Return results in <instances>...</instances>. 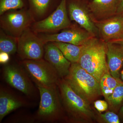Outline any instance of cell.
<instances>
[{
    "instance_id": "7",
    "label": "cell",
    "mask_w": 123,
    "mask_h": 123,
    "mask_svg": "<svg viewBox=\"0 0 123 123\" xmlns=\"http://www.w3.org/2000/svg\"><path fill=\"white\" fill-rule=\"evenodd\" d=\"M71 26L67 11V0H61L52 12L43 20L35 22L31 27L36 34H52Z\"/></svg>"
},
{
    "instance_id": "18",
    "label": "cell",
    "mask_w": 123,
    "mask_h": 123,
    "mask_svg": "<svg viewBox=\"0 0 123 123\" xmlns=\"http://www.w3.org/2000/svg\"><path fill=\"white\" fill-rule=\"evenodd\" d=\"M52 43L60 50L65 58L72 63H78L83 45L78 46L60 42Z\"/></svg>"
},
{
    "instance_id": "27",
    "label": "cell",
    "mask_w": 123,
    "mask_h": 123,
    "mask_svg": "<svg viewBox=\"0 0 123 123\" xmlns=\"http://www.w3.org/2000/svg\"><path fill=\"white\" fill-rule=\"evenodd\" d=\"M121 123H123V105L120 108L118 113Z\"/></svg>"
},
{
    "instance_id": "3",
    "label": "cell",
    "mask_w": 123,
    "mask_h": 123,
    "mask_svg": "<svg viewBox=\"0 0 123 123\" xmlns=\"http://www.w3.org/2000/svg\"><path fill=\"white\" fill-rule=\"evenodd\" d=\"M64 79L77 94L90 104L102 95L99 82L78 63H72L69 73Z\"/></svg>"
},
{
    "instance_id": "19",
    "label": "cell",
    "mask_w": 123,
    "mask_h": 123,
    "mask_svg": "<svg viewBox=\"0 0 123 123\" xmlns=\"http://www.w3.org/2000/svg\"><path fill=\"white\" fill-rule=\"evenodd\" d=\"M121 79H117L112 76L109 71L104 74L101 77L99 84L102 95L107 99L121 81Z\"/></svg>"
},
{
    "instance_id": "23",
    "label": "cell",
    "mask_w": 123,
    "mask_h": 123,
    "mask_svg": "<svg viewBox=\"0 0 123 123\" xmlns=\"http://www.w3.org/2000/svg\"><path fill=\"white\" fill-rule=\"evenodd\" d=\"M96 121L99 123H121L118 114L110 111L104 114L98 112L96 114Z\"/></svg>"
},
{
    "instance_id": "29",
    "label": "cell",
    "mask_w": 123,
    "mask_h": 123,
    "mask_svg": "<svg viewBox=\"0 0 123 123\" xmlns=\"http://www.w3.org/2000/svg\"><path fill=\"white\" fill-rule=\"evenodd\" d=\"M120 79H121V80L123 81V67L121 70V72H120Z\"/></svg>"
},
{
    "instance_id": "9",
    "label": "cell",
    "mask_w": 123,
    "mask_h": 123,
    "mask_svg": "<svg viewBox=\"0 0 123 123\" xmlns=\"http://www.w3.org/2000/svg\"><path fill=\"white\" fill-rule=\"evenodd\" d=\"M5 81L28 97L34 95L35 88L29 75L21 65L6 64L2 70Z\"/></svg>"
},
{
    "instance_id": "6",
    "label": "cell",
    "mask_w": 123,
    "mask_h": 123,
    "mask_svg": "<svg viewBox=\"0 0 123 123\" xmlns=\"http://www.w3.org/2000/svg\"><path fill=\"white\" fill-rule=\"evenodd\" d=\"M34 22L33 15L27 8L8 10L0 17V29L18 38Z\"/></svg>"
},
{
    "instance_id": "13",
    "label": "cell",
    "mask_w": 123,
    "mask_h": 123,
    "mask_svg": "<svg viewBox=\"0 0 123 123\" xmlns=\"http://www.w3.org/2000/svg\"><path fill=\"white\" fill-rule=\"evenodd\" d=\"M96 25L104 42H111L123 38V15L117 14Z\"/></svg>"
},
{
    "instance_id": "8",
    "label": "cell",
    "mask_w": 123,
    "mask_h": 123,
    "mask_svg": "<svg viewBox=\"0 0 123 123\" xmlns=\"http://www.w3.org/2000/svg\"><path fill=\"white\" fill-rule=\"evenodd\" d=\"M45 44L31 27L18 38L17 52L23 60H36L44 57Z\"/></svg>"
},
{
    "instance_id": "22",
    "label": "cell",
    "mask_w": 123,
    "mask_h": 123,
    "mask_svg": "<svg viewBox=\"0 0 123 123\" xmlns=\"http://www.w3.org/2000/svg\"><path fill=\"white\" fill-rule=\"evenodd\" d=\"M27 0H0V15L8 10L27 8Z\"/></svg>"
},
{
    "instance_id": "21",
    "label": "cell",
    "mask_w": 123,
    "mask_h": 123,
    "mask_svg": "<svg viewBox=\"0 0 123 123\" xmlns=\"http://www.w3.org/2000/svg\"><path fill=\"white\" fill-rule=\"evenodd\" d=\"M17 49L18 38L9 35L0 29V52L13 55L17 51Z\"/></svg>"
},
{
    "instance_id": "14",
    "label": "cell",
    "mask_w": 123,
    "mask_h": 123,
    "mask_svg": "<svg viewBox=\"0 0 123 123\" xmlns=\"http://www.w3.org/2000/svg\"><path fill=\"white\" fill-rule=\"evenodd\" d=\"M106 43L107 62L109 72L112 76L120 79L123 67V45L113 42Z\"/></svg>"
},
{
    "instance_id": "26",
    "label": "cell",
    "mask_w": 123,
    "mask_h": 123,
    "mask_svg": "<svg viewBox=\"0 0 123 123\" xmlns=\"http://www.w3.org/2000/svg\"><path fill=\"white\" fill-rule=\"evenodd\" d=\"M116 14L123 15V0H120L116 11Z\"/></svg>"
},
{
    "instance_id": "24",
    "label": "cell",
    "mask_w": 123,
    "mask_h": 123,
    "mask_svg": "<svg viewBox=\"0 0 123 123\" xmlns=\"http://www.w3.org/2000/svg\"><path fill=\"white\" fill-rule=\"evenodd\" d=\"M93 104L94 107L99 113L106 111L108 109V104L106 101L97 100L94 102Z\"/></svg>"
},
{
    "instance_id": "16",
    "label": "cell",
    "mask_w": 123,
    "mask_h": 123,
    "mask_svg": "<svg viewBox=\"0 0 123 123\" xmlns=\"http://www.w3.org/2000/svg\"><path fill=\"white\" fill-rule=\"evenodd\" d=\"M120 0H93L89 7L92 13L98 17L110 16L116 14Z\"/></svg>"
},
{
    "instance_id": "5",
    "label": "cell",
    "mask_w": 123,
    "mask_h": 123,
    "mask_svg": "<svg viewBox=\"0 0 123 123\" xmlns=\"http://www.w3.org/2000/svg\"><path fill=\"white\" fill-rule=\"evenodd\" d=\"M20 65L37 86H57L59 77L55 69L45 59L23 60Z\"/></svg>"
},
{
    "instance_id": "20",
    "label": "cell",
    "mask_w": 123,
    "mask_h": 123,
    "mask_svg": "<svg viewBox=\"0 0 123 123\" xmlns=\"http://www.w3.org/2000/svg\"><path fill=\"white\" fill-rule=\"evenodd\" d=\"M106 101L108 103L109 110L118 114L123 105V81L119 83Z\"/></svg>"
},
{
    "instance_id": "12",
    "label": "cell",
    "mask_w": 123,
    "mask_h": 123,
    "mask_svg": "<svg viewBox=\"0 0 123 123\" xmlns=\"http://www.w3.org/2000/svg\"><path fill=\"white\" fill-rule=\"evenodd\" d=\"M68 4L70 20L75 22L84 30L95 36L98 33V29L86 9L77 0H69Z\"/></svg>"
},
{
    "instance_id": "4",
    "label": "cell",
    "mask_w": 123,
    "mask_h": 123,
    "mask_svg": "<svg viewBox=\"0 0 123 123\" xmlns=\"http://www.w3.org/2000/svg\"><path fill=\"white\" fill-rule=\"evenodd\" d=\"M40 94L39 107L34 119L40 122L54 123L66 120L57 86H37Z\"/></svg>"
},
{
    "instance_id": "2",
    "label": "cell",
    "mask_w": 123,
    "mask_h": 123,
    "mask_svg": "<svg viewBox=\"0 0 123 123\" xmlns=\"http://www.w3.org/2000/svg\"><path fill=\"white\" fill-rule=\"evenodd\" d=\"M106 43L93 37L83 45L78 63L98 82L109 71L106 59Z\"/></svg>"
},
{
    "instance_id": "15",
    "label": "cell",
    "mask_w": 123,
    "mask_h": 123,
    "mask_svg": "<svg viewBox=\"0 0 123 123\" xmlns=\"http://www.w3.org/2000/svg\"><path fill=\"white\" fill-rule=\"evenodd\" d=\"M27 105L25 101L9 90L1 86L0 89V122L10 112Z\"/></svg>"
},
{
    "instance_id": "11",
    "label": "cell",
    "mask_w": 123,
    "mask_h": 123,
    "mask_svg": "<svg viewBox=\"0 0 123 123\" xmlns=\"http://www.w3.org/2000/svg\"><path fill=\"white\" fill-rule=\"evenodd\" d=\"M44 57L55 69L60 78H65L68 75L72 63L52 42L45 44Z\"/></svg>"
},
{
    "instance_id": "17",
    "label": "cell",
    "mask_w": 123,
    "mask_h": 123,
    "mask_svg": "<svg viewBox=\"0 0 123 123\" xmlns=\"http://www.w3.org/2000/svg\"><path fill=\"white\" fill-rule=\"evenodd\" d=\"M29 9L35 22L43 20L48 16L54 7L56 0H27Z\"/></svg>"
},
{
    "instance_id": "25",
    "label": "cell",
    "mask_w": 123,
    "mask_h": 123,
    "mask_svg": "<svg viewBox=\"0 0 123 123\" xmlns=\"http://www.w3.org/2000/svg\"><path fill=\"white\" fill-rule=\"evenodd\" d=\"M10 55L4 52H0V63L1 64H6L10 60Z\"/></svg>"
},
{
    "instance_id": "28",
    "label": "cell",
    "mask_w": 123,
    "mask_h": 123,
    "mask_svg": "<svg viewBox=\"0 0 123 123\" xmlns=\"http://www.w3.org/2000/svg\"><path fill=\"white\" fill-rule=\"evenodd\" d=\"M111 42L116 43H119V44H121V45H123V38L120 39L116 40L111 41Z\"/></svg>"
},
{
    "instance_id": "10",
    "label": "cell",
    "mask_w": 123,
    "mask_h": 123,
    "mask_svg": "<svg viewBox=\"0 0 123 123\" xmlns=\"http://www.w3.org/2000/svg\"><path fill=\"white\" fill-rule=\"evenodd\" d=\"M38 36L45 44L49 42H60L78 46L84 45L95 37L85 30L71 26L59 33H43Z\"/></svg>"
},
{
    "instance_id": "1",
    "label": "cell",
    "mask_w": 123,
    "mask_h": 123,
    "mask_svg": "<svg viewBox=\"0 0 123 123\" xmlns=\"http://www.w3.org/2000/svg\"><path fill=\"white\" fill-rule=\"evenodd\" d=\"M57 86L66 120L75 123L96 121V114L90 104L77 94L64 78H60Z\"/></svg>"
}]
</instances>
